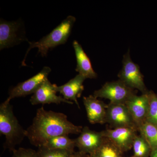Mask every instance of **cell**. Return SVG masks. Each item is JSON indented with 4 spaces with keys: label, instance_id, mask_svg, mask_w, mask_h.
Listing matches in <instances>:
<instances>
[{
    "label": "cell",
    "instance_id": "6da1fadb",
    "mask_svg": "<svg viewBox=\"0 0 157 157\" xmlns=\"http://www.w3.org/2000/svg\"><path fill=\"white\" fill-rule=\"evenodd\" d=\"M82 128L70 122L66 114L47 111L42 107L37 109L32 124L26 130L25 135L31 144L39 147L52 137L80 134Z\"/></svg>",
    "mask_w": 157,
    "mask_h": 157
},
{
    "label": "cell",
    "instance_id": "7a4b0ae2",
    "mask_svg": "<svg viewBox=\"0 0 157 157\" xmlns=\"http://www.w3.org/2000/svg\"><path fill=\"white\" fill-rule=\"evenodd\" d=\"M11 100L8 98L0 105V133L6 137L4 148L12 151L26 137V130L14 116Z\"/></svg>",
    "mask_w": 157,
    "mask_h": 157
},
{
    "label": "cell",
    "instance_id": "3957f363",
    "mask_svg": "<svg viewBox=\"0 0 157 157\" xmlns=\"http://www.w3.org/2000/svg\"><path fill=\"white\" fill-rule=\"evenodd\" d=\"M76 20L74 16L69 15L47 36L37 42H29V46L23 61L22 66L25 65L26 57L32 48H38V52L45 56L50 48L65 44L70 36Z\"/></svg>",
    "mask_w": 157,
    "mask_h": 157
},
{
    "label": "cell",
    "instance_id": "277c9868",
    "mask_svg": "<svg viewBox=\"0 0 157 157\" xmlns=\"http://www.w3.org/2000/svg\"><path fill=\"white\" fill-rule=\"evenodd\" d=\"M137 94L135 89L129 87L120 80L107 82L100 89L94 92L96 98L109 100V103L125 104L127 101Z\"/></svg>",
    "mask_w": 157,
    "mask_h": 157
},
{
    "label": "cell",
    "instance_id": "5b68a950",
    "mask_svg": "<svg viewBox=\"0 0 157 157\" xmlns=\"http://www.w3.org/2000/svg\"><path fill=\"white\" fill-rule=\"evenodd\" d=\"M118 76L119 80L131 88L139 90L142 94L149 91L144 84L139 66L132 61L129 50L124 55L122 69Z\"/></svg>",
    "mask_w": 157,
    "mask_h": 157
},
{
    "label": "cell",
    "instance_id": "8992f818",
    "mask_svg": "<svg viewBox=\"0 0 157 157\" xmlns=\"http://www.w3.org/2000/svg\"><path fill=\"white\" fill-rule=\"evenodd\" d=\"M22 23L1 19L0 22V49L9 48L27 41L23 32Z\"/></svg>",
    "mask_w": 157,
    "mask_h": 157
},
{
    "label": "cell",
    "instance_id": "52a82bcc",
    "mask_svg": "<svg viewBox=\"0 0 157 157\" xmlns=\"http://www.w3.org/2000/svg\"><path fill=\"white\" fill-rule=\"evenodd\" d=\"M106 123L109 124L112 129L128 127L137 129L138 132V128L125 104H108Z\"/></svg>",
    "mask_w": 157,
    "mask_h": 157
},
{
    "label": "cell",
    "instance_id": "ba28073f",
    "mask_svg": "<svg viewBox=\"0 0 157 157\" xmlns=\"http://www.w3.org/2000/svg\"><path fill=\"white\" fill-rule=\"evenodd\" d=\"M51 69L48 67H45L38 74L27 80L18 83L11 89L9 92L8 98L11 100L14 98L25 97L31 94H34L39 89L47 79Z\"/></svg>",
    "mask_w": 157,
    "mask_h": 157
},
{
    "label": "cell",
    "instance_id": "9c48e42d",
    "mask_svg": "<svg viewBox=\"0 0 157 157\" xmlns=\"http://www.w3.org/2000/svg\"><path fill=\"white\" fill-rule=\"evenodd\" d=\"M104 137L111 140L123 152L128 151L133 147L137 137V129L128 127L107 129L101 131Z\"/></svg>",
    "mask_w": 157,
    "mask_h": 157
},
{
    "label": "cell",
    "instance_id": "30bf717a",
    "mask_svg": "<svg viewBox=\"0 0 157 157\" xmlns=\"http://www.w3.org/2000/svg\"><path fill=\"white\" fill-rule=\"evenodd\" d=\"M104 138L102 132L92 131L85 126L79 136L75 139L76 147L80 152L91 155L100 147Z\"/></svg>",
    "mask_w": 157,
    "mask_h": 157
},
{
    "label": "cell",
    "instance_id": "8fae6325",
    "mask_svg": "<svg viewBox=\"0 0 157 157\" xmlns=\"http://www.w3.org/2000/svg\"><path fill=\"white\" fill-rule=\"evenodd\" d=\"M56 86L52 84L48 79H47L32 96L30 99L31 104L33 105L40 104H59L61 103L73 104V102L57 95Z\"/></svg>",
    "mask_w": 157,
    "mask_h": 157
},
{
    "label": "cell",
    "instance_id": "7c38bea8",
    "mask_svg": "<svg viewBox=\"0 0 157 157\" xmlns=\"http://www.w3.org/2000/svg\"><path fill=\"white\" fill-rule=\"evenodd\" d=\"M148 92L140 96L135 95L125 103L138 130L146 121L149 106Z\"/></svg>",
    "mask_w": 157,
    "mask_h": 157
},
{
    "label": "cell",
    "instance_id": "4fadbf2b",
    "mask_svg": "<svg viewBox=\"0 0 157 157\" xmlns=\"http://www.w3.org/2000/svg\"><path fill=\"white\" fill-rule=\"evenodd\" d=\"M83 102L90 123L93 124L106 123L108 104L98 100L93 95L83 97Z\"/></svg>",
    "mask_w": 157,
    "mask_h": 157
},
{
    "label": "cell",
    "instance_id": "5bb4252c",
    "mask_svg": "<svg viewBox=\"0 0 157 157\" xmlns=\"http://www.w3.org/2000/svg\"><path fill=\"white\" fill-rule=\"evenodd\" d=\"M86 79L84 76L78 74L65 84L56 86V91L59 93L66 100L74 101L80 108L77 98H80L84 90L83 83Z\"/></svg>",
    "mask_w": 157,
    "mask_h": 157
},
{
    "label": "cell",
    "instance_id": "9a60e30c",
    "mask_svg": "<svg viewBox=\"0 0 157 157\" xmlns=\"http://www.w3.org/2000/svg\"><path fill=\"white\" fill-rule=\"evenodd\" d=\"M73 47L77 61L76 72L86 79L97 78L98 74L93 69L89 58L85 52L81 45L75 40L73 42Z\"/></svg>",
    "mask_w": 157,
    "mask_h": 157
},
{
    "label": "cell",
    "instance_id": "2e32d148",
    "mask_svg": "<svg viewBox=\"0 0 157 157\" xmlns=\"http://www.w3.org/2000/svg\"><path fill=\"white\" fill-rule=\"evenodd\" d=\"M40 147L48 149L64 150L74 152V148L76 147L75 139H71L68 135H60L49 138Z\"/></svg>",
    "mask_w": 157,
    "mask_h": 157
},
{
    "label": "cell",
    "instance_id": "e0dca14e",
    "mask_svg": "<svg viewBox=\"0 0 157 157\" xmlns=\"http://www.w3.org/2000/svg\"><path fill=\"white\" fill-rule=\"evenodd\" d=\"M123 153L111 140L104 137L100 147L90 155L91 157H123Z\"/></svg>",
    "mask_w": 157,
    "mask_h": 157
},
{
    "label": "cell",
    "instance_id": "ac0fdd59",
    "mask_svg": "<svg viewBox=\"0 0 157 157\" xmlns=\"http://www.w3.org/2000/svg\"><path fill=\"white\" fill-rule=\"evenodd\" d=\"M138 132L145 138L152 150L157 147V125L146 121L139 128Z\"/></svg>",
    "mask_w": 157,
    "mask_h": 157
},
{
    "label": "cell",
    "instance_id": "d6986e66",
    "mask_svg": "<svg viewBox=\"0 0 157 157\" xmlns=\"http://www.w3.org/2000/svg\"><path fill=\"white\" fill-rule=\"evenodd\" d=\"M132 148L135 157H150L152 149L147 141L140 134L135 137Z\"/></svg>",
    "mask_w": 157,
    "mask_h": 157
},
{
    "label": "cell",
    "instance_id": "ffe728a7",
    "mask_svg": "<svg viewBox=\"0 0 157 157\" xmlns=\"http://www.w3.org/2000/svg\"><path fill=\"white\" fill-rule=\"evenodd\" d=\"M149 106L146 121L157 126V94L148 92Z\"/></svg>",
    "mask_w": 157,
    "mask_h": 157
},
{
    "label": "cell",
    "instance_id": "44dd1931",
    "mask_svg": "<svg viewBox=\"0 0 157 157\" xmlns=\"http://www.w3.org/2000/svg\"><path fill=\"white\" fill-rule=\"evenodd\" d=\"M41 157H73L75 151L64 150L48 149L39 147L38 151Z\"/></svg>",
    "mask_w": 157,
    "mask_h": 157
},
{
    "label": "cell",
    "instance_id": "7402d4cb",
    "mask_svg": "<svg viewBox=\"0 0 157 157\" xmlns=\"http://www.w3.org/2000/svg\"><path fill=\"white\" fill-rule=\"evenodd\" d=\"M11 157H41L38 151L31 148L20 147L12 151Z\"/></svg>",
    "mask_w": 157,
    "mask_h": 157
},
{
    "label": "cell",
    "instance_id": "603a6c76",
    "mask_svg": "<svg viewBox=\"0 0 157 157\" xmlns=\"http://www.w3.org/2000/svg\"><path fill=\"white\" fill-rule=\"evenodd\" d=\"M73 157H91L90 155L82 153L80 152H75Z\"/></svg>",
    "mask_w": 157,
    "mask_h": 157
},
{
    "label": "cell",
    "instance_id": "cb8c5ba5",
    "mask_svg": "<svg viewBox=\"0 0 157 157\" xmlns=\"http://www.w3.org/2000/svg\"><path fill=\"white\" fill-rule=\"evenodd\" d=\"M150 157H157V147L151 151V154Z\"/></svg>",
    "mask_w": 157,
    "mask_h": 157
},
{
    "label": "cell",
    "instance_id": "d4e9b609",
    "mask_svg": "<svg viewBox=\"0 0 157 157\" xmlns=\"http://www.w3.org/2000/svg\"><path fill=\"white\" fill-rule=\"evenodd\" d=\"M134 157V156H131V157Z\"/></svg>",
    "mask_w": 157,
    "mask_h": 157
}]
</instances>
